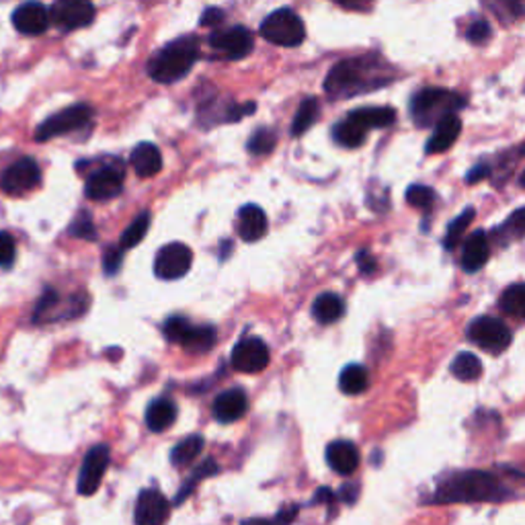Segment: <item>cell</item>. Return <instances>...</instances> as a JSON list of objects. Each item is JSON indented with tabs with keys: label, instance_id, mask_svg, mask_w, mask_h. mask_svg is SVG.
Segmentation results:
<instances>
[{
	"label": "cell",
	"instance_id": "6da1fadb",
	"mask_svg": "<svg viewBox=\"0 0 525 525\" xmlns=\"http://www.w3.org/2000/svg\"><path fill=\"white\" fill-rule=\"evenodd\" d=\"M505 490L498 481L489 472H459L439 484L436 492L437 503H475V501H497L503 498Z\"/></svg>",
	"mask_w": 525,
	"mask_h": 525
},
{
	"label": "cell",
	"instance_id": "7a4b0ae2",
	"mask_svg": "<svg viewBox=\"0 0 525 525\" xmlns=\"http://www.w3.org/2000/svg\"><path fill=\"white\" fill-rule=\"evenodd\" d=\"M199 56V42L196 35L179 37L166 43L148 64V74L154 82L174 84L189 74Z\"/></svg>",
	"mask_w": 525,
	"mask_h": 525
},
{
	"label": "cell",
	"instance_id": "3957f363",
	"mask_svg": "<svg viewBox=\"0 0 525 525\" xmlns=\"http://www.w3.org/2000/svg\"><path fill=\"white\" fill-rule=\"evenodd\" d=\"M380 66L375 62H369L366 58H351L343 60L327 74L324 89L333 97L358 95L366 93L369 89H375L380 84Z\"/></svg>",
	"mask_w": 525,
	"mask_h": 525
},
{
	"label": "cell",
	"instance_id": "277c9868",
	"mask_svg": "<svg viewBox=\"0 0 525 525\" xmlns=\"http://www.w3.org/2000/svg\"><path fill=\"white\" fill-rule=\"evenodd\" d=\"M466 105L464 97L445 89H423L413 97L411 115L419 127L437 126L447 115H456Z\"/></svg>",
	"mask_w": 525,
	"mask_h": 525
},
{
	"label": "cell",
	"instance_id": "5b68a950",
	"mask_svg": "<svg viewBox=\"0 0 525 525\" xmlns=\"http://www.w3.org/2000/svg\"><path fill=\"white\" fill-rule=\"evenodd\" d=\"M261 35L269 43L282 45V48H296L306 37L302 19L291 9H277L265 17L261 23Z\"/></svg>",
	"mask_w": 525,
	"mask_h": 525
},
{
	"label": "cell",
	"instance_id": "8992f818",
	"mask_svg": "<svg viewBox=\"0 0 525 525\" xmlns=\"http://www.w3.org/2000/svg\"><path fill=\"white\" fill-rule=\"evenodd\" d=\"M165 330L166 339L171 343H179L185 349L196 353H205L210 351L216 343V328L213 327H193V324L183 319V316H171L165 322Z\"/></svg>",
	"mask_w": 525,
	"mask_h": 525
},
{
	"label": "cell",
	"instance_id": "52a82bcc",
	"mask_svg": "<svg viewBox=\"0 0 525 525\" xmlns=\"http://www.w3.org/2000/svg\"><path fill=\"white\" fill-rule=\"evenodd\" d=\"M468 339L476 343L478 347L489 353H503L505 349L513 341L507 324L495 316H478L476 320L470 322L468 327Z\"/></svg>",
	"mask_w": 525,
	"mask_h": 525
},
{
	"label": "cell",
	"instance_id": "ba28073f",
	"mask_svg": "<svg viewBox=\"0 0 525 525\" xmlns=\"http://www.w3.org/2000/svg\"><path fill=\"white\" fill-rule=\"evenodd\" d=\"M90 118H93V109L89 105H73L64 109V112L51 115V118L45 120L42 126L37 127L35 140L45 142V140L58 138V135L74 132V129L87 126Z\"/></svg>",
	"mask_w": 525,
	"mask_h": 525
},
{
	"label": "cell",
	"instance_id": "9c48e42d",
	"mask_svg": "<svg viewBox=\"0 0 525 525\" xmlns=\"http://www.w3.org/2000/svg\"><path fill=\"white\" fill-rule=\"evenodd\" d=\"M193 252L189 246L183 243H171L158 251L157 261H154V274H157L158 280L165 282L181 280V277L189 274Z\"/></svg>",
	"mask_w": 525,
	"mask_h": 525
},
{
	"label": "cell",
	"instance_id": "30bf717a",
	"mask_svg": "<svg viewBox=\"0 0 525 525\" xmlns=\"http://www.w3.org/2000/svg\"><path fill=\"white\" fill-rule=\"evenodd\" d=\"M42 181V171L34 158H21L11 165L0 177V187L11 196H23L35 189Z\"/></svg>",
	"mask_w": 525,
	"mask_h": 525
},
{
	"label": "cell",
	"instance_id": "8fae6325",
	"mask_svg": "<svg viewBox=\"0 0 525 525\" xmlns=\"http://www.w3.org/2000/svg\"><path fill=\"white\" fill-rule=\"evenodd\" d=\"M232 367L243 374H259L269 366V349L257 336H244L232 351Z\"/></svg>",
	"mask_w": 525,
	"mask_h": 525
},
{
	"label": "cell",
	"instance_id": "7c38bea8",
	"mask_svg": "<svg viewBox=\"0 0 525 525\" xmlns=\"http://www.w3.org/2000/svg\"><path fill=\"white\" fill-rule=\"evenodd\" d=\"M50 23L58 25L64 31H73L87 27L95 19V6L82 0H62V3L51 4Z\"/></svg>",
	"mask_w": 525,
	"mask_h": 525
},
{
	"label": "cell",
	"instance_id": "4fadbf2b",
	"mask_svg": "<svg viewBox=\"0 0 525 525\" xmlns=\"http://www.w3.org/2000/svg\"><path fill=\"white\" fill-rule=\"evenodd\" d=\"M123 179H126V173L120 165H107L90 174L87 185H84V193L95 202H105V199L120 196Z\"/></svg>",
	"mask_w": 525,
	"mask_h": 525
},
{
	"label": "cell",
	"instance_id": "5bb4252c",
	"mask_svg": "<svg viewBox=\"0 0 525 525\" xmlns=\"http://www.w3.org/2000/svg\"><path fill=\"white\" fill-rule=\"evenodd\" d=\"M109 466V447L107 445H95L84 458L79 475V492L84 497L95 495L99 490L103 476H105Z\"/></svg>",
	"mask_w": 525,
	"mask_h": 525
},
{
	"label": "cell",
	"instance_id": "9a60e30c",
	"mask_svg": "<svg viewBox=\"0 0 525 525\" xmlns=\"http://www.w3.org/2000/svg\"><path fill=\"white\" fill-rule=\"evenodd\" d=\"M210 45L216 51H222V54L226 58H230V60H241V58H246L251 54L255 40H252V34L249 29L236 25V27L212 34Z\"/></svg>",
	"mask_w": 525,
	"mask_h": 525
},
{
	"label": "cell",
	"instance_id": "2e32d148",
	"mask_svg": "<svg viewBox=\"0 0 525 525\" xmlns=\"http://www.w3.org/2000/svg\"><path fill=\"white\" fill-rule=\"evenodd\" d=\"M171 513V503L157 489H146L140 492L135 501V525H165Z\"/></svg>",
	"mask_w": 525,
	"mask_h": 525
},
{
	"label": "cell",
	"instance_id": "e0dca14e",
	"mask_svg": "<svg viewBox=\"0 0 525 525\" xmlns=\"http://www.w3.org/2000/svg\"><path fill=\"white\" fill-rule=\"evenodd\" d=\"M12 25L23 35H42L50 27V12L40 3H25L12 12Z\"/></svg>",
	"mask_w": 525,
	"mask_h": 525
},
{
	"label": "cell",
	"instance_id": "ac0fdd59",
	"mask_svg": "<svg viewBox=\"0 0 525 525\" xmlns=\"http://www.w3.org/2000/svg\"><path fill=\"white\" fill-rule=\"evenodd\" d=\"M246 408H249V398H246L244 390L241 388H232V390H224L218 394V398L213 400V417L220 423H235V421L243 419Z\"/></svg>",
	"mask_w": 525,
	"mask_h": 525
},
{
	"label": "cell",
	"instance_id": "d6986e66",
	"mask_svg": "<svg viewBox=\"0 0 525 525\" xmlns=\"http://www.w3.org/2000/svg\"><path fill=\"white\" fill-rule=\"evenodd\" d=\"M459 132H462V121H459L458 115H447L442 121L437 123L436 129H433L431 140L427 142L425 152L427 154H442L456 144L459 138Z\"/></svg>",
	"mask_w": 525,
	"mask_h": 525
},
{
	"label": "cell",
	"instance_id": "ffe728a7",
	"mask_svg": "<svg viewBox=\"0 0 525 525\" xmlns=\"http://www.w3.org/2000/svg\"><path fill=\"white\" fill-rule=\"evenodd\" d=\"M327 462L336 475L349 476L358 470L359 452L351 442H333L327 447Z\"/></svg>",
	"mask_w": 525,
	"mask_h": 525
},
{
	"label": "cell",
	"instance_id": "44dd1931",
	"mask_svg": "<svg viewBox=\"0 0 525 525\" xmlns=\"http://www.w3.org/2000/svg\"><path fill=\"white\" fill-rule=\"evenodd\" d=\"M238 235L244 243H257L267 235V216L259 205H244L238 213Z\"/></svg>",
	"mask_w": 525,
	"mask_h": 525
},
{
	"label": "cell",
	"instance_id": "7402d4cb",
	"mask_svg": "<svg viewBox=\"0 0 525 525\" xmlns=\"http://www.w3.org/2000/svg\"><path fill=\"white\" fill-rule=\"evenodd\" d=\"M490 257V244L489 238L483 230H476L464 244L462 251V269L466 274H475L481 271Z\"/></svg>",
	"mask_w": 525,
	"mask_h": 525
},
{
	"label": "cell",
	"instance_id": "603a6c76",
	"mask_svg": "<svg viewBox=\"0 0 525 525\" xmlns=\"http://www.w3.org/2000/svg\"><path fill=\"white\" fill-rule=\"evenodd\" d=\"M134 171L142 179L157 177L162 168V154L154 144H148V142H142L132 151V157H129Z\"/></svg>",
	"mask_w": 525,
	"mask_h": 525
},
{
	"label": "cell",
	"instance_id": "cb8c5ba5",
	"mask_svg": "<svg viewBox=\"0 0 525 525\" xmlns=\"http://www.w3.org/2000/svg\"><path fill=\"white\" fill-rule=\"evenodd\" d=\"M177 421V405L171 398L152 400L146 411V425L154 433H162Z\"/></svg>",
	"mask_w": 525,
	"mask_h": 525
},
{
	"label": "cell",
	"instance_id": "d4e9b609",
	"mask_svg": "<svg viewBox=\"0 0 525 525\" xmlns=\"http://www.w3.org/2000/svg\"><path fill=\"white\" fill-rule=\"evenodd\" d=\"M349 118H353L361 127H388L397 121V109L392 107H361L349 113Z\"/></svg>",
	"mask_w": 525,
	"mask_h": 525
},
{
	"label": "cell",
	"instance_id": "484cf974",
	"mask_svg": "<svg viewBox=\"0 0 525 525\" xmlns=\"http://www.w3.org/2000/svg\"><path fill=\"white\" fill-rule=\"evenodd\" d=\"M345 313V304L336 294H320L313 304V314L320 324H333Z\"/></svg>",
	"mask_w": 525,
	"mask_h": 525
},
{
	"label": "cell",
	"instance_id": "4316f807",
	"mask_svg": "<svg viewBox=\"0 0 525 525\" xmlns=\"http://www.w3.org/2000/svg\"><path fill=\"white\" fill-rule=\"evenodd\" d=\"M333 135L336 140V144L345 146V148H358L366 142L367 138V129L361 127L358 121H355L353 118H347L339 121L333 129Z\"/></svg>",
	"mask_w": 525,
	"mask_h": 525
},
{
	"label": "cell",
	"instance_id": "83f0119b",
	"mask_svg": "<svg viewBox=\"0 0 525 525\" xmlns=\"http://www.w3.org/2000/svg\"><path fill=\"white\" fill-rule=\"evenodd\" d=\"M367 386H369V374L364 366L353 364V366H347L341 372L339 388H341V392L349 394V397H355V394L366 392Z\"/></svg>",
	"mask_w": 525,
	"mask_h": 525
},
{
	"label": "cell",
	"instance_id": "f1b7e54d",
	"mask_svg": "<svg viewBox=\"0 0 525 525\" xmlns=\"http://www.w3.org/2000/svg\"><path fill=\"white\" fill-rule=\"evenodd\" d=\"M450 369H452L453 378H458L462 382H475L483 375L481 359H478L476 355L470 353V351L458 353L456 358H453Z\"/></svg>",
	"mask_w": 525,
	"mask_h": 525
},
{
	"label": "cell",
	"instance_id": "f546056e",
	"mask_svg": "<svg viewBox=\"0 0 525 525\" xmlns=\"http://www.w3.org/2000/svg\"><path fill=\"white\" fill-rule=\"evenodd\" d=\"M204 444L205 442H204L202 436L185 437L183 442L173 447V452H171L173 466H177V468H185V466H189L193 459H196L199 453H202Z\"/></svg>",
	"mask_w": 525,
	"mask_h": 525
},
{
	"label": "cell",
	"instance_id": "4dcf8cb0",
	"mask_svg": "<svg viewBox=\"0 0 525 525\" xmlns=\"http://www.w3.org/2000/svg\"><path fill=\"white\" fill-rule=\"evenodd\" d=\"M319 115H320L319 101H316L314 97L304 99L300 109L296 112L294 123H291V135H294V138H300V135L306 134L308 127L313 126V123H316V120H319Z\"/></svg>",
	"mask_w": 525,
	"mask_h": 525
},
{
	"label": "cell",
	"instance_id": "1f68e13d",
	"mask_svg": "<svg viewBox=\"0 0 525 525\" xmlns=\"http://www.w3.org/2000/svg\"><path fill=\"white\" fill-rule=\"evenodd\" d=\"M151 222H152L151 212H142L121 235V241H120L121 251L134 249V246H138L142 241H144V236L148 235V228H151Z\"/></svg>",
	"mask_w": 525,
	"mask_h": 525
},
{
	"label": "cell",
	"instance_id": "d6a6232c",
	"mask_svg": "<svg viewBox=\"0 0 525 525\" xmlns=\"http://www.w3.org/2000/svg\"><path fill=\"white\" fill-rule=\"evenodd\" d=\"M498 306H501V310L507 316H513V319H521L523 310H525V288H523V283L509 285V288L503 291Z\"/></svg>",
	"mask_w": 525,
	"mask_h": 525
},
{
	"label": "cell",
	"instance_id": "836d02e7",
	"mask_svg": "<svg viewBox=\"0 0 525 525\" xmlns=\"http://www.w3.org/2000/svg\"><path fill=\"white\" fill-rule=\"evenodd\" d=\"M472 220H475V207H466V210L459 213L456 220H453V222L450 224V228H447V235L444 241V246L447 251L456 249V246L459 244V238H462V235H464V230L472 224Z\"/></svg>",
	"mask_w": 525,
	"mask_h": 525
},
{
	"label": "cell",
	"instance_id": "e575fe53",
	"mask_svg": "<svg viewBox=\"0 0 525 525\" xmlns=\"http://www.w3.org/2000/svg\"><path fill=\"white\" fill-rule=\"evenodd\" d=\"M275 142H277V135L274 129L261 127L251 135L249 152L257 154V157H261V154H269L275 148Z\"/></svg>",
	"mask_w": 525,
	"mask_h": 525
},
{
	"label": "cell",
	"instance_id": "d590c367",
	"mask_svg": "<svg viewBox=\"0 0 525 525\" xmlns=\"http://www.w3.org/2000/svg\"><path fill=\"white\" fill-rule=\"evenodd\" d=\"M406 202L414 207H421V210H429L436 204V191L427 185H413L406 191Z\"/></svg>",
	"mask_w": 525,
	"mask_h": 525
},
{
	"label": "cell",
	"instance_id": "8d00e7d4",
	"mask_svg": "<svg viewBox=\"0 0 525 525\" xmlns=\"http://www.w3.org/2000/svg\"><path fill=\"white\" fill-rule=\"evenodd\" d=\"M216 472H218V466H216V462H212V459H207V462H204V464H202V466H199V468L196 470V475H193V476L189 478V481H187V484H185V489L179 492V495H177V498H174V503H181V501H183V498H185V497H187V495H189V492H191V489H193V484H196V483H199V481H202V478H204V476L216 475Z\"/></svg>",
	"mask_w": 525,
	"mask_h": 525
},
{
	"label": "cell",
	"instance_id": "74e56055",
	"mask_svg": "<svg viewBox=\"0 0 525 525\" xmlns=\"http://www.w3.org/2000/svg\"><path fill=\"white\" fill-rule=\"evenodd\" d=\"M70 235L84 238V241H95V238H97L95 224H93V220H90V216L87 212H82L81 216L76 218V222L70 226Z\"/></svg>",
	"mask_w": 525,
	"mask_h": 525
},
{
	"label": "cell",
	"instance_id": "f35d334b",
	"mask_svg": "<svg viewBox=\"0 0 525 525\" xmlns=\"http://www.w3.org/2000/svg\"><path fill=\"white\" fill-rule=\"evenodd\" d=\"M17 257V249H15V241H12L11 235L6 232H0V267L6 269L11 267L12 261Z\"/></svg>",
	"mask_w": 525,
	"mask_h": 525
},
{
	"label": "cell",
	"instance_id": "ab89813d",
	"mask_svg": "<svg viewBox=\"0 0 525 525\" xmlns=\"http://www.w3.org/2000/svg\"><path fill=\"white\" fill-rule=\"evenodd\" d=\"M468 40L472 43H486L490 40V25L489 21H484V19H478L470 25L468 29Z\"/></svg>",
	"mask_w": 525,
	"mask_h": 525
},
{
	"label": "cell",
	"instance_id": "60d3db41",
	"mask_svg": "<svg viewBox=\"0 0 525 525\" xmlns=\"http://www.w3.org/2000/svg\"><path fill=\"white\" fill-rule=\"evenodd\" d=\"M121 259H123V251L121 249H109L103 257V269H105L107 275H115L121 267Z\"/></svg>",
	"mask_w": 525,
	"mask_h": 525
},
{
	"label": "cell",
	"instance_id": "b9f144b4",
	"mask_svg": "<svg viewBox=\"0 0 525 525\" xmlns=\"http://www.w3.org/2000/svg\"><path fill=\"white\" fill-rule=\"evenodd\" d=\"M224 21V12L220 9H207L202 15V25L204 27H212V25H220Z\"/></svg>",
	"mask_w": 525,
	"mask_h": 525
},
{
	"label": "cell",
	"instance_id": "7bdbcfd3",
	"mask_svg": "<svg viewBox=\"0 0 525 525\" xmlns=\"http://www.w3.org/2000/svg\"><path fill=\"white\" fill-rule=\"evenodd\" d=\"M358 263H359V269L364 271V274H372V271L375 269V261H374V257L369 255L367 251H361V252H358Z\"/></svg>",
	"mask_w": 525,
	"mask_h": 525
},
{
	"label": "cell",
	"instance_id": "ee69618b",
	"mask_svg": "<svg viewBox=\"0 0 525 525\" xmlns=\"http://www.w3.org/2000/svg\"><path fill=\"white\" fill-rule=\"evenodd\" d=\"M296 515H297V507H294V505H291V507L283 509L282 513H277V521L274 525H290L291 521L296 520Z\"/></svg>",
	"mask_w": 525,
	"mask_h": 525
},
{
	"label": "cell",
	"instance_id": "f6af8a7d",
	"mask_svg": "<svg viewBox=\"0 0 525 525\" xmlns=\"http://www.w3.org/2000/svg\"><path fill=\"white\" fill-rule=\"evenodd\" d=\"M341 498L345 503L353 505L355 498H358V486H355V484H345V486H343V489H341Z\"/></svg>",
	"mask_w": 525,
	"mask_h": 525
},
{
	"label": "cell",
	"instance_id": "bcb514c9",
	"mask_svg": "<svg viewBox=\"0 0 525 525\" xmlns=\"http://www.w3.org/2000/svg\"><path fill=\"white\" fill-rule=\"evenodd\" d=\"M489 173H490V171H489V166H484V165L475 166V168H472V171L468 173V183H478V181L484 179Z\"/></svg>",
	"mask_w": 525,
	"mask_h": 525
},
{
	"label": "cell",
	"instance_id": "7dc6e473",
	"mask_svg": "<svg viewBox=\"0 0 525 525\" xmlns=\"http://www.w3.org/2000/svg\"><path fill=\"white\" fill-rule=\"evenodd\" d=\"M243 525H274V523L267 521V520H261V517H257V520H249V521H244Z\"/></svg>",
	"mask_w": 525,
	"mask_h": 525
}]
</instances>
